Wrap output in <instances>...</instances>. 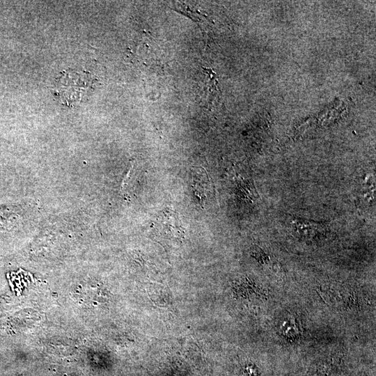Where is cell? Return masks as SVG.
Masks as SVG:
<instances>
[{
    "label": "cell",
    "mask_w": 376,
    "mask_h": 376,
    "mask_svg": "<svg viewBox=\"0 0 376 376\" xmlns=\"http://www.w3.org/2000/svg\"><path fill=\"white\" fill-rule=\"evenodd\" d=\"M191 187L194 195L201 206L213 196V187L206 171L201 167H192Z\"/></svg>",
    "instance_id": "obj_2"
},
{
    "label": "cell",
    "mask_w": 376,
    "mask_h": 376,
    "mask_svg": "<svg viewBox=\"0 0 376 376\" xmlns=\"http://www.w3.org/2000/svg\"><path fill=\"white\" fill-rule=\"evenodd\" d=\"M159 233L175 239L183 238V228L178 217L172 210H164L158 217L155 224Z\"/></svg>",
    "instance_id": "obj_3"
},
{
    "label": "cell",
    "mask_w": 376,
    "mask_h": 376,
    "mask_svg": "<svg viewBox=\"0 0 376 376\" xmlns=\"http://www.w3.org/2000/svg\"><path fill=\"white\" fill-rule=\"evenodd\" d=\"M91 85V81L86 74L67 71L58 79L56 93L63 103L71 104L80 101Z\"/></svg>",
    "instance_id": "obj_1"
}]
</instances>
